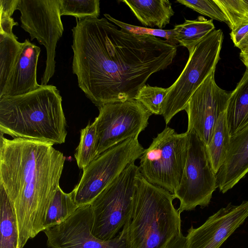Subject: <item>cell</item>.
<instances>
[{"label": "cell", "mask_w": 248, "mask_h": 248, "mask_svg": "<svg viewBox=\"0 0 248 248\" xmlns=\"http://www.w3.org/2000/svg\"><path fill=\"white\" fill-rule=\"evenodd\" d=\"M21 27L31 40L36 39L46 51V67L41 85H46L55 71L56 48L62 35L59 0H18Z\"/></svg>", "instance_id": "10"}, {"label": "cell", "mask_w": 248, "mask_h": 248, "mask_svg": "<svg viewBox=\"0 0 248 248\" xmlns=\"http://www.w3.org/2000/svg\"><path fill=\"white\" fill-rule=\"evenodd\" d=\"M225 14L232 31L248 23V9L243 0H215Z\"/></svg>", "instance_id": "27"}, {"label": "cell", "mask_w": 248, "mask_h": 248, "mask_svg": "<svg viewBox=\"0 0 248 248\" xmlns=\"http://www.w3.org/2000/svg\"><path fill=\"white\" fill-rule=\"evenodd\" d=\"M168 88L145 84L139 90L135 99L152 114L162 115V105Z\"/></svg>", "instance_id": "26"}, {"label": "cell", "mask_w": 248, "mask_h": 248, "mask_svg": "<svg viewBox=\"0 0 248 248\" xmlns=\"http://www.w3.org/2000/svg\"><path fill=\"white\" fill-rule=\"evenodd\" d=\"M186 237L182 232L173 236L165 248H183Z\"/></svg>", "instance_id": "34"}, {"label": "cell", "mask_w": 248, "mask_h": 248, "mask_svg": "<svg viewBox=\"0 0 248 248\" xmlns=\"http://www.w3.org/2000/svg\"><path fill=\"white\" fill-rule=\"evenodd\" d=\"M0 33L13 34V28L17 25L18 23L15 22L11 17L4 14L0 13Z\"/></svg>", "instance_id": "31"}, {"label": "cell", "mask_w": 248, "mask_h": 248, "mask_svg": "<svg viewBox=\"0 0 248 248\" xmlns=\"http://www.w3.org/2000/svg\"><path fill=\"white\" fill-rule=\"evenodd\" d=\"M140 173L139 167L131 162L91 202L94 236L109 241L118 235L131 209Z\"/></svg>", "instance_id": "6"}, {"label": "cell", "mask_w": 248, "mask_h": 248, "mask_svg": "<svg viewBox=\"0 0 248 248\" xmlns=\"http://www.w3.org/2000/svg\"><path fill=\"white\" fill-rule=\"evenodd\" d=\"M22 45L14 33H0V94L4 90Z\"/></svg>", "instance_id": "23"}, {"label": "cell", "mask_w": 248, "mask_h": 248, "mask_svg": "<svg viewBox=\"0 0 248 248\" xmlns=\"http://www.w3.org/2000/svg\"><path fill=\"white\" fill-rule=\"evenodd\" d=\"M72 31L73 72L98 108L135 99L149 77L176 55L177 46L166 40L119 30L106 18L77 20Z\"/></svg>", "instance_id": "1"}, {"label": "cell", "mask_w": 248, "mask_h": 248, "mask_svg": "<svg viewBox=\"0 0 248 248\" xmlns=\"http://www.w3.org/2000/svg\"><path fill=\"white\" fill-rule=\"evenodd\" d=\"M91 204L79 206L64 222L45 230L49 248H126L121 233L109 241L101 240L92 232Z\"/></svg>", "instance_id": "13"}, {"label": "cell", "mask_w": 248, "mask_h": 248, "mask_svg": "<svg viewBox=\"0 0 248 248\" xmlns=\"http://www.w3.org/2000/svg\"><path fill=\"white\" fill-rule=\"evenodd\" d=\"M0 248H18L17 220L12 203L0 184Z\"/></svg>", "instance_id": "21"}, {"label": "cell", "mask_w": 248, "mask_h": 248, "mask_svg": "<svg viewBox=\"0 0 248 248\" xmlns=\"http://www.w3.org/2000/svg\"><path fill=\"white\" fill-rule=\"evenodd\" d=\"M106 18L121 29L138 35H148L155 37H159L166 39L171 45L177 46L178 42L175 38V33L173 29L162 30L150 28L142 27L125 23L112 17L108 14H104Z\"/></svg>", "instance_id": "28"}, {"label": "cell", "mask_w": 248, "mask_h": 248, "mask_svg": "<svg viewBox=\"0 0 248 248\" xmlns=\"http://www.w3.org/2000/svg\"><path fill=\"white\" fill-rule=\"evenodd\" d=\"M248 33V23L243 24L230 33L231 38L235 46H238L240 43Z\"/></svg>", "instance_id": "30"}, {"label": "cell", "mask_w": 248, "mask_h": 248, "mask_svg": "<svg viewBox=\"0 0 248 248\" xmlns=\"http://www.w3.org/2000/svg\"><path fill=\"white\" fill-rule=\"evenodd\" d=\"M0 133V184L12 203L19 233L18 248L44 231L47 212L66 158L54 144L5 138Z\"/></svg>", "instance_id": "2"}, {"label": "cell", "mask_w": 248, "mask_h": 248, "mask_svg": "<svg viewBox=\"0 0 248 248\" xmlns=\"http://www.w3.org/2000/svg\"><path fill=\"white\" fill-rule=\"evenodd\" d=\"M78 208L72 193H65L59 186L47 212L44 230L64 222Z\"/></svg>", "instance_id": "22"}, {"label": "cell", "mask_w": 248, "mask_h": 248, "mask_svg": "<svg viewBox=\"0 0 248 248\" xmlns=\"http://www.w3.org/2000/svg\"><path fill=\"white\" fill-rule=\"evenodd\" d=\"M61 16H70L78 19L87 17L98 18L99 0H59Z\"/></svg>", "instance_id": "25"}, {"label": "cell", "mask_w": 248, "mask_h": 248, "mask_svg": "<svg viewBox=\"0 0 248 248\" xmlns=\"http://www.w3.org/2000/svg\"><path fill=\"white\" fill-rule=\"evenodd\" d=\"M18 0H0V13L11 16L17 10Z\"/></svg>", "instance_id": "32"}, {"label": "cell", "mask_w": 248, "mask_h": 248, "mask_svg": "<svg viewBox=\"0 0 248 248\" xmlns=\"http://www.w3.org/2000/svg\"><path fill=\"white\" fill-rule=\"evenodd\" d=\"M173 30L179 45L186 47L191 53L195 46L215 29L213 19L200 16L195 20L186 19L183 23L175 25Z\"/></svg>", "instance_id": "19"}, {"label": "cell", "mask_w": 248, "mask_h": 248, "mask_svg": "<svg viewBox=\"0 0 248 248\" xmlns=\"http://www.w3.org/2000/svg\"><path fill=\"white\" fill-rule=\"evenodd\" d=\"M248 217V201L229 203L211 216L200 227L187 231L183 248H219Z\"/></svg>", "instance_id": "14"}, {"label": "cell", "mask_w": 248, "mask_h": 248, "mask_svg": "<svg viewBox=\"0 0 248 248\" xmlns=\"http://www.w3.org/2000/svg\"><path fill=\"white\" fill-rule=\"evenodd\" d=\"M172 193L139 175L131 209L119 232L126 248H165L181 232Z\"/></svg>", "instance_id": "4"}, {"label": "cell", "mask_w": 248, "mask_h": 248, "mask_svg": "<svg viewBox=\"0 0 248 248\" xmlns=\"http://www.w3.org/2000/svg\"><path fill=\"white\" fill-rule=\"evenodd\" d=\"M238 47L240 49V59L248 68V33L241 41Z\"/></svg>", "instance_id": "33"}, {"label": "cell", "mask_w": 248, "mask_h": 248, "mask_svg": "<svg viewBox=\"0 0 248 248\" xmlns=\"http://www.w3.org/2000/svg\"><path fill=\"white\" fill-rule=\"evenodd\" d=\"M176 1L212 19L228 24L225 14L215 0H177Z\"/></svg>", "instance_id": "29"}, {"label": "cell", "mask_w": 248, "mask_h": 248, "mask_svg": "<svg viewBox=\"0 0 248 248\" xmlns=\"http://www.w3.org/2000/svg\"><path fill=\"white\" fill-rule=\"evenodd\" d=\"M66 126L62 97L55 86L41 85L24 95L0 98L1 134L62 144Z\"/></svg>", "instance_id": "3"}, {"label": "cell", "mask_w": 248, "mask_h": 248, "mask_svg": "<svg viewBox=\"0 0 248 248\" xmlns=\"http://www.w3.org/2000/svg\"><path fill=\"white\" fill-rule=\"evenodd\" d=\"M40 48L28 39L22 48L0 98L24 95L41 87L37 81V66Z\"/></svg>", "instance_id": "15"}, {"label": "cell", "mask_w": 248, "mask_h": 248, "mask_svg": "<svg viewBox=\"0 0 248 248\" xmlns=\"http://www.w3.org/2000/svg\"><path fill=\"white\" fill-rule=\"evenodd\" d=\"M188 134L186 160L179 186L173 193L180 201L181 213L194 210L197 206L208 205L217 187L216 174L208 157L206 147L193 130Z\"/></svg>", "instance_id": "9"}, {"label": "cell", "mask_w": 248, "mask_h": 248, "mask_svg": "<svg viewBox=\"0 0 248 248\" xmlns=\"http://www.w3.org/2000/svg\"><path fill=\"white\" fill-rule=\"evenodd\" d=\"M95 119L97 156L111 147L138 136L152 114L135 99L104 104Z\"/></svg>", "instance_id": "11"}, {"label": "cell", "mask_w": 248, "mask_h": 248, "mask_svg": "<svg viewBox=\"0 0 248 248\" xmlns=\"http://www.w3.org/2000/svg\"><path fill=\"white\" fill-rule=\"evenodd\" d=\"M223 39L220 29L214 30L207 35L189 53L182 73L168 88L162 105V115L166 124L186 105L198 88L207 77L215 71L220 59Z\"/></svg>", "instance_id": "5"}, {"label": "cell", "mask_w": 248, "mask_h": 248, "mask_svg": "<svg viewBox=\"0 0 248 248\" xmlns=\"http://www.w3.org/2000/svg\"><path fill=\"white\" fill-rule=\"evenodd\" d=\"M97 134L93 122L80 130V141L75 154L79 169L83 170L97 156Z\"/></svg>", "instance_id": "24"}, {"label": "cell", "mask_w": 248, "mask_h": 248, "mask_svg": "<svg viewBox=\"0 0 248 248\" xmlns=\"http://www.w3.org/2000/svg\"><path fill=\"white\" fill-rule=\"evenodd\" d=\"M187 150V132L178 134L166 127L140 157L141 174L151 184L173 194L181 181Z\"/></svg>", "instance_id": "7"}, {"label": "cell", "mask_w": 248, "mask_h": 248, "mask_svg": "<svg viewBox=\"0 0 248 248\" xmlns=\"http://www.w3.org/2000/svg\"><path fill=\"white\" fill-rule=\"evenodd\" d=\"M144 26L162 29L174 15L171 3L167 0H122Z\"/></svg>", "instance_id": "17"}, {"label": "cell", "mask_w": 248, "mask_h": 248, "mask_svg": "<svg viewBox=\"0 0 248 248\" xmlns=\"http://www.w3.org/2000/svg\"><path fill=\"white\" fill-rule=\"evenodd\" d=\"M231 136L227 120L226 111L219 116L206 151L211 167L216 174L226 158Z\"/></svg>", "instance_id": "20"}, {"label": "cell", "mask_w": 248, "mask_h": 248, "mask_svg": "<svg viewBox=\"0 0 248 248\" xmlns=\"http://www.w3.org/2000/svg\"><path fill=\"white\" fill-rule=\"evenodd\" d=\"M231 93L217 85L214 71L198 88L186 105L187 131H195L206 146L211 141L219 116L227 110Z\"/></svg>", "instance_id": "12"}, {"label": "cell", "mask_w": 248, "mask_h": 248, "mask_svg": "<svg viewBox=\"0 0 248 248\" xmlns=\"http://www.w3.org/2000/svg\"><path fill=\"white\" fill-rule=\"evenodd\" d=\"M244 2L248 9V0H243Z\"/></svg>", "instance_id": "35"}, {"label": "cell", "mask_w": 248, "mask_h": 248, "mask_svg": "<svg viewBox=\"0 0 248 248\" xmlns=\"http://www.w3.org/2000/svg\"><path fill=\"white\" fill-rule=\"evenodd\" d=\"M226 115L231 137L248 126V68L232 92Z\"/></svg>", "instance_id": "18"}, {"label": "cell", "mask_w": 248, "mask_h": 248, "mask_svg": "<svg viewBox=\"0 0 248 248\" xmlns=\"http://www.w3.org/2000/svg\"><path fill=\"white\" fill-rule=\"evenodd\" d=\"M248 172V126L231 137L226 158L216 174L219 191L225 193Z\"/></svg>", "instance_id": "16"}, {"label": "cell", "mask_w": 248, "mask_h": 248, "mask_svg": "<svg viewBox=\"0 0 248 248\" xmlns=\"http://www.w3.org/2000/svg\"><path fill=\"white\" fill-rule=\"evenodd\" d=\"M144 151L136 136L97 156L83 170L79 183L71 192L77 205L91 204L130 163L140 158Z\"/></svg>", "instance_id": "8"}]
</instances>
